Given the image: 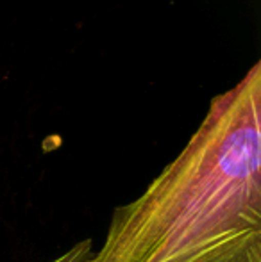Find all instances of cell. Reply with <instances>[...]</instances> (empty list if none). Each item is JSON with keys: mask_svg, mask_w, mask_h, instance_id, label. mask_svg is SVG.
<instances>
[{"mask_svg": "<svg viewBox=\"0 0 261 262\" xmlns=\"http://www.w3.org/2000/svg\"><path fill=\"white\" fill-rule=\"evenodd\" d=\"M84 262H261V62L213 98L147 189L113 210Z\"/></svg>", "mask_w": 261, "mask_h": 262, "instance_id": "6da1fadb", "label": "cell"}, {"mask_svg": "<svg viewBox=\"0 0 261 262\" xmlns=\"http://www.w3.org/2000/svg\"><path fill=\"white\" fill-rule=\"evenodd\" d=\"M91 252H93V243H91V239H84V241L73 245L68 252H65L63 255H59L52 262H84Z\"/></svg>", "mask_w": 261, "mask_h": 262, "instance_id": "7a4b0ae2", "label": "cell"}]
</instances>
